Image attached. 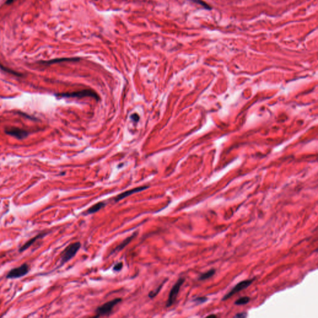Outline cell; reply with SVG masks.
Here are the masks:
<instances>
[{
  "instance_id": "obj_21",
  "label": "cell",
  "mask_w": 318,
  "mask_h": 318,
  "mask_svg": "<svg viewBox=\"0 0 318 318\" xmlns=\"http://www.w3.org/2000/svg\"><path fill=\"white\" fill-rule=\"evenodd\" d=\"M14 0H8L7 3H12L13 2H14Z\"/></svg>"
},
{
  "instance_id": "obj_8",
  "label": "cell",
  "mask_w": 318,
  "mask_h": 318,
  "mask_svg": "<svg viewBox=\"0 0 318 318\" xmlns=\"http://www.w3.org/2000/svg\"><path fill=\"white\" fill-rule=\"evenodd\" d=\"M59 96H65V97H83V96H92L96 98V99L98 98L97 95L94 92H92V91H88V90H84L79 92H75L72 93H66V94H61L59 95Z\"/></svg>"
},
{
  "instance_id": "obj_19",
  "label": "cell",
  "mask_w": 318,
  "mask_h": 318,
  "mask_svg": "<svg viewBox=\"0 0 318 318\" xmlns=\"http://www.w3.org/2000/svg\"><path fill=\"white\" fill-rule=\"evenodd\" d=\"M247 316V314L245 313H238L234 317H240V318H243V317H245Z\"/></svg>"
},
{
  "instance_id": "obj_15",
  "label": "cell",
  "mask_w": 318,
  "mask_h": 318,
  "mask_svg": "<svg viewBox=\"0 0 318 318\" xmlns=\"http://www.w3.org/2000/svg\"><path fill=\"white\" fill-rule=\"evenodd\" d=\"M164 284V282L162 283V284H161L160 286H158V287L155 289V290H154L150 291V292L149 293V297L150 298H154L155 296H156L157 295L159 292H160V291L161 290V289H162V288Z\"/></svg>"
},
{
  "instance_id": "obj_12",
  "label": "cell",
  "mask_w": 318,
  "mask_h": 318,
  "mask_svg": "<svg viewBox=\"0 0 318 318\" xmlns=\"http://www.w3.org/2000/svg\"><path fill=\"white\" fill-rule=\"evenodd\" d=\"M80 59L78 58H65V59H54V60H51L49 61L43 62L42 63L44 64H52V63H59L64 61H77L79 60Z\"/></svg>"
},
{
  "instance_id": "obj_11",
  "label": "cell",
  "mask_w": 318,
  "mask_h": 318,
  "mask_svg": "<svg viewBox=\"0 0 318 318\" xmlns=\"http://www.w3.org/2000/svg\"><path fill=\"white\" fill-rule=\"evenodd\" d=\"M106 204H106L104 202H103V201L98 202V203H96L95 204H94L93 206H92V207H90L89 209H88V211H87L88 215L94 214V213H96V212L99 211V210H101V209L104 208Z\"/></svg>"
},
{
  "instance_id": "obj_7",
  "label": "cell",
  "mask_w": 318,
  "mask_h": 318,
  "mask_svg": "<svg viewBox=\"0 0 318 318\" xmlns=\"http://www.w3.org/2000/svg\"><path fill=\"white\" fill-rule=\"evenodd\" d=\"M148 188H149L148 186H143L137 187V188L131 189L130 190H128L126 191L123 192V193L119 194V195H117L114 198V201L115 202H118V201L123 200L124 198H125L126 197H128L133 195V194H134V193H138V192H140V191H142L143 190H145L147 189Z\"/></svg>"
},
{
  "instance_id": "obj_9",
  "label": "cell",
  "mask_w": 318,
  "mask_h": 318,
  "mask_svg": "<svg viewBox=\"0 0 318 318\" xmlns=\"http://www.w3.org/2000/svg\"><path fill=\"white\" fill-rule=\"evenodd\" d=\"M137 235V233L136 232V233H134L132 235H131V236H130L129 237L126 238L125 240H123V241H122V242H121V243L118 246H117V247H116V248H115V249H114L111 252V254H114V253H116V252H118L121 251V250H122L124 248H125V247L126 246H127V245H128V244H129V243H130V242H131L134 239V238Z\"/></svg>"
},
{
  "instance_id": "obj_2",
  "label": "cell",
  "mask_w": 318,
  "mask_h": 318,
  "mask_svg": "<svg viewBox=\"0 0 318 318\" xmlns=\"http://www.w3.org/2000/svg\"><path fill=\"white\" fill-rule=\"evenodd\" d=\"M122 301L121 298H115L111 301L104 303V305L99 306L96 310V316H108L113 309L114 307L119 303Z\"/></svg>"
},
{
  "instance_id": "obj_1",
  "label": "cell",
  "mask_w": 318,
  "mask_h": 318,
  "mask_svg": "<svg viewBox=\"0 0 318 318\" xmlns=\"http://www.w3.org/2000/svg\"><path fill=\"white\" fill-rule=\"evenodd\" d=\"M81 247V244L77 242L67 246L61 254V265L65 263L75 256Z\"/></svg>"
},
{
  "instance_id": "obj_13",
  "label": "cell",
  "mask_w": 318,
  "mask_h": 318,
  "mask_svg": "<svg viewBox=\"0 0 318 318\" xmlns=\"http://www.w3.org/2000/svg\"><path fill=\"white\" fill-rule=\"evenodd\" d=\"M216 270L215 269H211L209 271L202 273L198 278L200 280H205L213 276L215 274Z\"/></svg>"
},
{
  "instance_id": "obj_10",
  "label": "cell",
  "mask_w": 318,
  "mask_h": 318,
  "mask_svg": "<svg viewBox=\"0 0 318 318\" xmlns=\"http://www.w3.org/2000/svg\"><path fill=\"white\" fill-rule=\"evenodd\" d=\"M45 235H46V233H40V234H39L38 235H37L36 236H35L34 237H33V238H32L31 239L29 240H28L27 242H26V243H25V244H24L22 247H20V250H19L20 252H23V251H26V249H27L29 248V247L31 245H32V244H34V242H36V241L38 239H41V238L44 237Z\"/></svg>"
},
{
  "instance_id": "obj_5",
  "label": "cell",
  "mask_w": 318,
  "mask_h": 318,
  "mask_svg": "<svg viewBox=\"0 0 318 318\" xmlns=\"http://www.w3.org/2000/svg\"><path fill=\"white\" fill-rule=\"evenodd\" d=\"M254 280V279H251V280H244V281H242L240 282H239V284H237L230 291H229L228 293H227L222 298V301H224V300H226L227 299H229V298H231V296H233V295H234L235 294H236L237 293L247 288V287H248L249 286H250L252 284L253 281Z\"/></svg>"
},
{
  "instance_id": "obj_14",
  "label": "cell",
  "mask_w": 318,
  "mask_h": 318,
  "mask_svg": "<svg viewBox=\"0 0 318 318\" xmlns=\"http://www.w3.org/2000/svg\"><path fill=\"white\" fill-rule=\"evenodd\" d=\"M250 301V298L248 296H244L241 297L237 300H236L235 302V305H245Z\"/></svg>"
},
{
  "instance_id": "obj_18",
  "label": "cell",
  "mask_w": 318,
  "mask_h": 318,
  "mask_svg": "<svg viewBox=\"0 0 318 318\" xmlns=\"http://www.w3.org/2000/svg\"><path fill=\"white\" fill-rule=\"evenodd\" d=\"M206 301H207V298L205 297H200V298H197V299H195V302L199 303H203Z\"/></svg>"
},
{
  "instance_id": "obj_4",
  "label": "cell",
  "mask_w": 318,
  "mask_h": 318,
  "mask_svg": "<svg viewBox=\"0 0 318 318\" xmlns=\"http://www.w3.org/2000/svg\"><path fill=\"white\" fill-rule=\"evenodd\" d=\"M29 271V266L27 263H24L21 266L13 269L6 275L7 278H18L26 275Z\"/></svg>"
},
{
  "instance_id": "obj_16",
  "label": "cell",
  "mask_w": 318,
  "mask_h": 318,
  "mask_svg": "<svg viewBox=\"0 0 318 318\" xmlns=\"http://www.w3.org/2000/svg\"><path fill=\"white\" fill-rule=\"evenodd\" d=\"M191 1L193 2H195L197 4H198V5H201V6H202L203 7H204L206 9H208V10H211V7L209 5H208L206 2L203 1V0H191Z\"/></svg>"
},
{
  "instance_id": "obj_6",
  "label": "cell",
  "mask_w": 318,
  "mask_h": 318,
  "mask_svg": "<svg viewBox=\"0 0 318 318\" xmlns=\"http://www.w3.org/2000/svg\"><path fill=\"white\" fill-rule=\"evenodd\" d=\"M5 132L6 134L13 136L18 139H24L29 135V132L27 131L16 127L8 128L5 129Z\"/></svg>"
},
{
  "instance_id": "obj_20",
  "label": "cell",
  "mask_w": 318,
  "mask_h": 318,
  "mask_svg": "<svg viewBox=\"0 0 318 318\" xmlns=\"http://www.w3.org/2000/svg\"><path fill=\"white\" fill-rule=\"evenodd\" d=\"M208 317H216V315H214V314H211V315H209L207 316Z\"/></svg>"
},
{
  "instance_id": "obj_3",
  "label": "cell",
  "mask_w": 318,
  "mask_h": 318,
  "mask_svg": "<svg viewBox=\"0 0 318 318\" xmlns=\"http://www.w3.org/2000/svg\"><path fill=\"white\" fill-rule=\"evenodd\" d=\"M184 281H185L184 278H179L178 280V281L175 283V284L173 285V287L172 288V289L170 291V293H169L168 300L167 302V304H166L167 307L168 308L174 304V303L176 301V297H177L180 291V288H181L182 285L183 284Z\"/></svg>"
},
{
  "instance_id": "obj_17",
  "label": "cell",
  "mask_w": 318,
  "mask_h": 318,
  "mask_svg": "<svg viewBox=\"0 0 318 318\" xmlns=\"http://www.w3.org/2000/svg\"><path fill=\"white\" fill-rule=\"evenodd\" d=\"M122 267H123L122 262H119V263H116L113 267V270L115 272H119V271L121 270Z\"/></svg>"
}]
</instances>
